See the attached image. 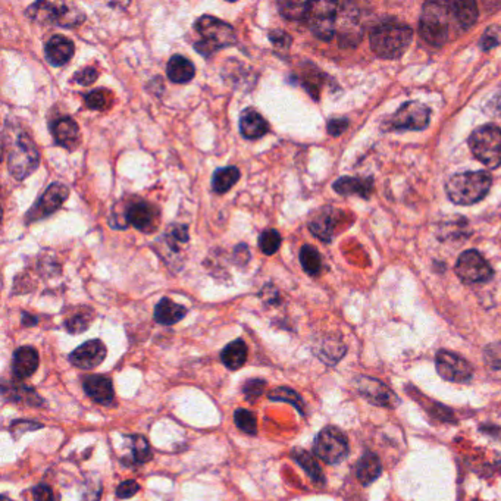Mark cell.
Returning <instances> with one entry per match:
<instances>
[{"instance_id": "cell-10", "label": "cell", "mask_w": 501, "mask_h": 501, "mask_svg": "<svg viewBox=\"0 0 501 501\" xmlns=\"http://www.w3.org/2000/svg\"><path fill=\"white\" fill-rule=\"evenodd\" d=\"M435 368L440 377L450 382H468L473 377L472 365L461 356L447 350L437 353Z\"/></svg>"}, {"instance_id": "cell-15", "label": "cell", "mask_w": 501, "mask_h": 501, "mask_svg": "<svg viewBox=\"0 0 501 501\" xmlns=\"http://www.w3.org/2000/svg\"><path fill=\"white\" fill-rule=\"evenodd\" d=\"M106 346L100 339H88L69 354V362L80 369H95L106 359Z\"/></svg>"}, {"instance_id": "cell-42", "label": "cell", "mask_w": 501, "mask_h": 501, "mask_svg": "<svg viewBox=\"0 0 501 501\" xmlns=\"http://www.w3.org/2000/svg\"><path fill=\"white\" fill-rule=\"evenodd\" d=\"M265 390H266V381L253 378L246 381V384L243 385V394L248 402H255L263 394Z\"/></svg>"}, {"instance_id": "cell-32", "label": "cell", "mask_w": 501, "mask_h": 501, "mask_svg": "<svg viewBox=\"0 0 501 501\" xmlns=\"http://www.w3.org/2000/svg\"><path fill=\"white\" fill-rule=\"evenodd\" d=\"M300 263L309 275H318L322 267V259L318 250L312 246H303L300 250Z\"/></svg>"}, {"instance_id": "cell-6", "label": "cell", "mask_w": 501, "mask_h": 501, "mask_svg": "<svg viewBox=\"0 0 501 501\" xmlns=\"http://www.w3.org/2000/svg\"><path fill=\"white\" fill-rule=\"evenodd\" d=\"M32 21L64 28H76L85 21V13L73 4L35 2L27 9Z\"/></svg>"}, {"instance_id": "cell-45", "label": "cell", "mask_w": 501, "mask_h": 501, "mask_svg": "<svg viewBox=\"0 0 501 501\" xmlns=\"http://www.w3.org/2000/svg\"><path fill=\"white\" fill-rule=\"evenodd\" d=\"M500 42H501V30L494 25V27H490L484 32V35H482L481 46L484 50H490V49L495 47Z\"/></svg>"}, {"instance_id": "cell-16", "label": "cell", "mask_w": 501, "mask_h": 501, "mask_svg": "<svg viewBox=\"0 0 501 501\" xmlns=\"http://www.w3.org/2000/svg\"><path fill=\"white\" fill-rule=\"evenodd\" d=\"M50 133L58 145L66 150H76L81 143L78 123L69 116H62L50 123Z\"/></svg>"}, {"instance_id": "cell-12", "label": "cell", "mask_w": 501, "mask_h": 501, "mask_svg": "<svg viewBox=\"0 0 501 501\" xmlns=\"http://www.w3.org/2000/svg\"><path fill=\"white\" fill-rule=\"evenodd\" d=\"M337 4L332 2H315L310 4V11L306 20L309 21L312 32L318 39L330 42L335 34Z\"/></svg>"}, {"instance_id": "cell-5", "label": "cell", "mask_w": 501, "mask_h": 501, "mask_svg": "<svg viewBox=\"0 0 501 501\" xmlns=\"http://www.w3.org/2000/svg\"><path fill=\"white\" fill-rule=\"evenodd\" d=\"M195 31L200 35V42L194 44V49L202 56L209 58L215 52L236 44V30L228 23L218 20V18L203 15L194 24Z\"/></svg>"}, {"instance_id": "cell-31", "label": "cell", "mask_w": 501, "mask_h": 501, "mask_svg": "<svg viewBox=\"0 0 501 501\" xmlns=\"http://www.w3.org/2000/svg\"><path fill=\"white\" fill-rule=\"evenodd\" d=\"M346 353V346L337 338H327L320 343L316 350V356L322 362L328 365H335Z\"/></svg>"}, {"instance_id": "cell-41", "label": "cell", "mask_w": 501, "mask_h": 501, "mask_svg": "<svg viewBox=\"0 0 501 501\" xmlns=\"http://www.w3.org/2000/svg\"><path fill=\"white\" fill-rule=\"evenodd\" d=\"M90 320H92V318L85 316L84 313L74 315L65 320V328L69 334L77 335V334H81L88 330V327H90Z\"/></svg>"}, {"instance_id": "cell-19", "label": "cell", "mask_w": 501, "mask_h": 501, "mask_svg": "<svg viewBox=\"0 0 501 501\" xmlns=\"http://www.w3.org/2000/svg\"><path fill=\"white\" fill-rule=\"evenodd\" d=\"M39 351L34 347L24 346L16 349L12 359V373L16 380H27L39 369Z\"/></svg>"}, {"instance_id": "cell-51", "label": "cell", "mask_w": 501, "mask_h": 501, "mask_svg": "<svg viewBox=\"0 0 501 501\" xmlns=\"http://www.w3.org/2000/svg\"><path fill=\"white\" fill-rule=\"evenodd\" d=\"M488 111L495 115H501V95H497L490 100Z\"/></svg>"}, {"instance_id": "cell-27", "label": "cell", "mask_w": 501, "mask_h": 501, "mask_svg": "<svg viewBox=\"0 0 501 501\" xmlns=\"http://www.w3.org/2000/svg\"><path fill=\"white\" fill-rule=\"evenodd\" d=\"M334 190L342 195H361V198L368 199L372 191V180L343 176L334 183Z\"/></svg>"}, {"instance_id": "cell-36", "label": "cell", "mask_w": 501, "mask_h": 501, "mask_svg": "<svg viewBox=\"0 0 501 501\" xmlns=\"http://www.w3.org/2000/svg\"><path fill=\"white\" fill-rule=\"evenodd\" d=\"M281 243H282V239L279 236V232L277 229H265L262 234L259 236V240H258V244L262 250V253H265L266 256H272L275 255L279 247H281Z\"/></svg>"}, {"instance_id": "cell-3", "label": "cell", "mask_w": 501, "mask_h": 501, "mask_svg": "<svg viewBox=\"0 0 501 501\" xmlns=\"http://www.w3.org/2000/svg\"><path fill=\"white\" fill-rule=\"evenodd\" d=\"M414 40V30L407 24L387 21L373 28L370 34V47L382 59H396L402 56Z\"/></svg>"}, {"instance_id": "cell-50", "label": "cell", "mask_w": 501, "mask_h": 501, "mask_svg": "<svg viewBox=\"0 0 501 501\" xmlns=\"http://www.w3.org/2000/svg\"><path fill=\"white\" fill-rule=\"evenodd\" d=\"M349 121L346 118H332L328 122V133L334 137L343 134L344 130L347 128Z\"/></svg>"}, {"instance_id": "cell-44", "label": "cell", "mask_w": 501, "mask_h": 501, "mask_svg": "<svg viewBox=\"0 0 501 501\" xmlns=\"http://www.w3.org/2000/svg\"><path fill=\"white\" fill-rule=\"evenodd\" d=\"M97 78H99L97 69H95L92 66H87V68H83V69L77 71V73L73 77V83H77V84H81V85H90Z\"/></svg>"}, {"instance_id": "cell-40", "label": "cell", "mask_w": 501, "mask_h": 501, "mask_svg": "<svg viewBox=\"0 0 501 501\" xmlns=\"http://www.w3.org/2000/svg\"><path fill=\"white\" fill-rule=\"evenodd\" d=\"M188 228L186 225L174 224L167 231V243L172 250L181 248L188 241Z\"/></svg>"}, {"instance_id": "cell-28", "label": "cell", "mask_w": 501, "mask_h": 501, "mask_svg": "<svg viewBox=\"0 0 501 501\" xmlns=\"http://www.w3.org/2000/svg\"><path fill=\"white\" fill-rule=\"evenodd\" d=\"M291 457L300 464L301 469L309 475V478L315 482L316 485H319V487L325 485L324 472H322L316 457L312 453H309L306 450H301V449H294L291 452Z\"/></svg>"}, {"instance_id": "cell-53", "label": "cell", "mask_w": 501, "mask_h": 501, "mask_svg": "<svg viewBox=\"0 0 501 501\" xmlns=\"http://www.w3.org/2000/svg\"><path fill=\"white\" fill-rule=\"evenodd\" d=\"M0 501H12V500H9L6 495H2V497H0Z\"/></svg>"}, {"instance_id": "cell-2", "label": "cell", "mask_w": 501, "mask_h": 501, "mask_svg": "<svg viewBox=\"0 0 501 501\" xmlns=\"http://www.w3.org/2000/svg\"><path fill=\"white\" fill-rule=\"evenodd\" d=\"M491 184L493 178L485 171L460 172L447 180L445 193L453 203L468 206L484 199Z\"/></svg>"}, {"instance_id": "cell-39", "label": "cell", "mask_w": 501, "mask_h": 501, "mask_svg": "<svg viewBox=\"0 0 501 501\" xmlns=\"http://www.w3.org/2000/svg\"><path fill=\"white\" fill-rule=\"evenodd\" d=\"M112 95L106 88H96V90L85 95V103L93 111H103L109 106Z\"/></svg>"}, {"instance_id": "cell-13", "label": "cell", "mask_w": 501, "mask_h": 501, "mask_svg": "<svg viewBox=\"0 0 501 501\" xmlns=\"http://www.w3.org/2000/svg\"><path fill=\"white\" fill-rule=\"evenodd\" d=\"M354 385L357 392H359V396H362L365 400L375 406L394 409L400 403V399L397 397L396 392L380 380L359 377L354 381Z\"/></svg>"}, {"instance_id": "cell-37", "label": "cell", "mask_w": 501, "mask_h": 501, "mask_svg": "<svg viewBox=\"0 0 501 501\" xmlns=\"http://www.w3.org/2000/svg\"><path fill=\"white\" fill-rule=\"evenodd\" d=\"M130 445H131L133 457H134V460L137 463L143 464V463H147V461H150L153 459L150 444L143 435L130 437Z\"/></svg>"}, {"instance_id": "cell-25", "label": "cell", "mask_w": 501, "mask_h": 501, "mask_svg": "<svg viewBox=\"0 0 501 501\" xmlns=\"http://www.w3.org/2000/svg\"><path fill=\"white\" fill-rule=\"evenodd\" d=\"M382 472V466L380 457L375 453H365L361 460L357 461V479L361 481L362 485H369L372 482L377 481Z\"/></svg>"}, {"instance_id": "cell-14", "label": "cell", "mask_w": 501, "mask_h": 501, "mask_svg": "<svg viewBox=\"0 0 501 501\" xmlns=\"http://www.w3.org/2000/svg\"><path fill=\"white\" fill-rule=\"evenodd\" d=\"M428 107L419 102H407L402 104L400 109L392 115L391 123L396 130H411L418 131L428 127L429 123Z\"/></svg>"}, {"instance_id": "cell-11", "label": "cell", "mask_w": 501, "mask_h": 501, "mask_svg": "<svg viewBox=\"0 0 501 501\" xmlns=\"http://www.w3.org/2000/svg\"><path fill=\"white\" fill-rule=\"evenodd\" d=\"M68 195H69V190L66 186L61 183L50 184L46 188V191L42 194L39 202L35 203L25 215V222L27 224L37 222L50 217V215L55 213L65 203Z\"/></svg>"}, {"instance_id": "cell-17", "label": "cell", "mask_w": 501, "mask_h": 501, "mask_svg": "<svg viewBox=\"0 0 501 501\" xmlns=\"http://www.w3.org/2000/svg\"><path fill=\"white\" fill-rule=\"evenodd\" d=\"M157 219H159L157 207L145 200L133 203L127 210L128 224H131L134 228L143 232H150L156 229Z\"/></svg>"}, {"instance_id": "cell-34", "label": "cell", "mask_w": 501, "mask_h": 501, "mask_svg": "<svg viewBox=\"0 0 501 501\" xmlns=\"http://www.w3.org/2000/svg\"><path fill=\"white\" fill-rule=\"evenodd\" d=\"M278 8L281 15L287 18V20L300 21L308 18L310 11V2H279Z\"/></svg>"}, {"instance_id": "cell-46", "label": "cell", "mask_w": 501, "mask_h": 501, "mask_svg": "<svg viewBox=\"0 0 501 501\" xmlns=\"http://www.w3.org/2000/svg\"><path fill=\"white\" fill-rule=\"evenodd\" d=\"M43 425L37 423V422H31V421H15L11 425V434L18 440L24 433L27 431H34V429L42 428Z\"/></svg>"}, {"instance_id": "cell-18", "label": "cell", "mask_w": 501, "mask_h": 501, "mask_svg": "<svg viewBox=\"0 0 501 501\" xmlns=\"http://www.w3.org/2000/svg\"><path fill=\"white\" fill-rule=\"evenodd\" d=\"M83 388L88 397L102 406H109L115 399L114 384L104 375H88L83 380Z\"/></svg>"}, {"instance_id": "cell-49", "label": "cell", "mask_w": 501, "mask_h": 501, "mask_svg": "<svg viewBox=\"0 0 501 501\" xmlns=\"http://www.w3.org/2000/svg\"><path fill=\"white\" fill-rule=\"evenodd\" d=\"M32 494H34V501H58L53 490L44 484L35 487Z\"/></svg>"}, {"instance_id": "cell-22", "label": "cell", "mask_w": 501, "mask_h": 501, "mask_svg": "<svg viewBox=\"0 0 501 501\" xmlns=\"http://www.w3.org/2000/svg\"><path fill=\"white\" fill-rule=\"evenodd\" d=\"M187 308L183 304H178L168 297H164L155 308V320L160 325H174L176 322H180L187 315Z\"/></svg>"}, {"instance_id": "cell-35", "label": "cell", "mask_w": 501, "mask_h": 501, "mask_svg": "<svg viewBox=\"0 0 501 501\" xmlns=\"http://www.w3.org/2000/svg\"><path fill=\"white\" fill-rule=\"evenodd\" d=\"M309 228L318 239L328 243L331 241L334 234V219L330 213H324L320 215V217H318L315 221H312Z\"/></svg>"}, {"instance_id": "cell-8", "label": "cell", "mask_w": 501, "mask_h": 501, "mask_svg": "<svg viewBox=\"0 0 501 501\" xmlns=\"http://www.w3.org/2000/svg\"><path fill=\"white\" fill-rule=\"evenodd\" d=\"M315 454L328 464L343 461L349 454L347 437L335 426L324 428L315 440Z\"/></svg>"}, {"instance_id": "cell-52", "label": "cell", "mask_w": 501, "mask_h": 501, "mask_svg": "<svg viewBox=\"0 0 501 501\" xmlns=\"http://www.w3.org/2000/svg\"><path fill=\"white\" fill-rule=\"evenodd\" d=\"M23 325H24V327H34V325H37V318L31 316L30 313H24V315H23Z\"/></svg>"}, {"instance_id": "cell-48", "label": "cell", "mask_w": 501, "mask_h": 501, "mask_svg": "<svg viewBox=\"0 0 501 501\" xmlns=\"http://www.w3.org/2000/svg\"><path fill=\"white\" fill-rule=\"evenodd\" d=\"M270 39L271 42L279 47V49H289L290 44H291V37L287 34V32H284L281 30H274L270 32Z\"/></svg>"}, {"instance_id": "cell-23", "label": "cell", "mask_w": 501, "mask_h": 501, "mask_svg": "<svg viewBox=\"0 0 501 501\" xmlns=\"http://www.w3.org/2000/svg\"><path fill=\"white\" fill-rule=\"evenodd\" d=\"M2 394L5 400L12 403L27 404L32 407H39L43 404V399L35 392L32 388H28L21 384H8L4 382L2 385Z\"/></svg>"}, {"instance_id": "cell-20", "label": "cell", "mask_w": 501, "mask_h": 501, "mask_svg": "<svg viewBox=\"0 0 501 501\" xmlns=\"http://www.w3.org/2000/svg\"><path fill=\"white\" fill-rule=\"evenodd\" d=\"M76 53L74 43L64 35H53L44 47V55L52 66H64Z\"/></svg>"}, {"instance_id": "cell-4", "label": "cell", "mask_w": 501, "mask_h": 501, "mask_svg": "<svg viewBox=\"0 0 501 501\" xmlns=\"http://www.w3.org/2000/svg\"><path fill=\"white\" fill-rule=\"evenodd\" d=\"M452 20L456 21L450 2H428L422 9L421 34L434 46H442L452 37Z\"/></svg>"}, {"instance_id": "cell-21", "label": "cell", "mask_w": 501, "mask_h": 501, "mask_svg": "<svg viewBox=\"0 0 501 501\" xmlns=\"http://www.w3.org/2000/svg\"><path fill=\"white\" fill-rule=\"evenodd\" d=\"M240 133L247 140L262 138L270 131V123L255 109H246L240 115Z\"/></svg>"}, {"instance_id": "cell-30", "label": "cell", "mask_w": 501, "mask_h": 501, "mask_svg": "<svg viewBox=\"0 0 501 501\" xmlns=\"http://www.w3.org/2000/svg\"><path fill=\"white\" fill-rule=\"evenodd\" d=\"M240 169L237 167H227L215 171L212 176V190L217 194L228 193L240 180Z\"/></svg>"}, {"instance_id": "cell-26", "label": "cell", "mask_w": 501, "mask_h": 501, "mask_svg": "<svg viewBox=\"0 0 501 501\" xmlns=\"http://www.w3.org/2000/svg\"><path fill=\"white\" fill-rule=\"evenodd\" d=\"M247 346L241 338L234 339L221 351V361L229 370H239L247 362Z\"/></svg>"}, {"instance_id": "cell-43", "label": "cell", "mask_w": 501, "mask_h": 501, "mask_svg": "<svg viewBox=\"0 0 501 501\" xmlns=\"http://www.w3.org/2000/svg\"><path fill=\"white\" fill-rule=\"evenodd\" d=\"M484 359L491 369L501 370V342L493 343L485 347Z\"/></svg>"}, {"instance_id": "cell-1", "label": "cell", "mask_w": 501, "mask_h": 501, "mask_svg": "<svg viewBox=\"0 0 501 501\" xmlns=\"http://www.w3.org/2000/svg\"><path fill=\"white\" fill-rule=\"evenodd\" d=\"M4 149L8 156V168L15 180H25L40 164V153L32 138L23 130L5 127Z\"/></svg>"}, {"instance_id": "cell-47", "label": "cell", "mask_w": 501, "mask_h": 501, "mask_svg": "<svg viewBox=\"0 0 501 501\" xmlns=\"http://www.w3.org/2000/svg\"><path fill=\"white\" fill-rule=\"evenodd\" d=\"M140 491V485L138 482L130 479V481H123L118 485L116 488V497L119 500H125V498H131L134 497L137 493Z\"/></svg>"}, {"instance_id": "cell-33", "label": "cell", "mask_w": 501, "mask_h": 501, "mask_svg": "<svg viewBox=\"0 0 501 501\" xmlns=\"http://www.w3.org/2000/svg\"><path fill=\"white\" fill-rule=\"evenodd\" d=\"M270 400L272 402H282V403H290L294 406L300 415H304V402L303 399L297 394V392L289 387H278L270 392Z\"/></svg>"}, {"instance_id": "cell-24", "label": "cell", "mask_w": 501, "mask_h": 501, "mask_svg": "<svg viewBox=\"0 0 501 501\" xmlns=\"http://www.w3.org/2000/svg\"><path fill=\"white\" fill-rule=\"evenodd\" d=\"M167 76L175 84H187L195 77V68L186 56L175 55L168 62Z\"/></svg>"}, {"instance_id": "cell-38", "label": "cell", "mask_w": 501, "mask_h": 501, "mask_svg": "<svg viewBox=\"0 0 501 501\" xmlns=\"http://www.w3.org/2000/svg\"><path fill=\"white\" fill-rule=\"evenodd\" d=\"M234 422L240 431L248 435H256L258 434V419L255 416L253 411H250L247 409H239L234 411Z\"/></svg>"}, {"instance_id": "cell-9", "label": "cell", "mask_w": 501, "mask_h": 501, "mask_svg": "<svg viewBox=\"0 0 501 501\" xmlns=\"http://www.w3.org/2000/svg\"><path fill=\"white\" fill-rule=\"evenodd\" d=\"M457 277L468 284L487 282L493 278L494 271L490 263L476 250H468L460 255L456 265Z\"/></svg>"}, {"instance_id": "cell-29", "label": "cell", "mask_w": 501, "mask_h": 501, "mask_svg": "<svg viewBox=\"0 0 501 501\" xmlns=\"http://www.w3.org/2000/svg\"><path fill=\"white\" fill-rule=\"evenodd\" d=\"M452 9L460 30H469L478 20V8L472 0H457V2H452Z\"/></svg>"}, {"instance_id": "cell-7", "label": "cell", "mask_w": 501, "mask_h": 501, "mask_svg": "<svg viewBox=\"0 0 501 501\" xmlns=\"http://www.w3.org/2000/svg\"><path fill=\"white\" fill-rule=\"evenodd\" d=\"M469 147L475 157L488 168L501 165V128L497 125H482L469 137Z\"/></svg>"}]
</instances>
